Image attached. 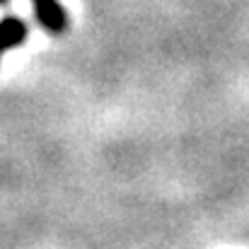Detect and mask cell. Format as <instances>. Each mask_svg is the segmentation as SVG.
Masks as SVG:
<instances>
[{"label": "cell", "instance_id": "1", "mask_svg": "<svg viewBox=\"0 0 249 249\" xmlns=\"http://www.w3.org/2000/svg\"><path fill=\"white\" fill-rule=\"evenodd\" d=\"M36 22L49 32V34H63L68 29V12L61 5V0H32Z\"/></svg>", "mask_w": 249, "mask_h": 249}, {"label": "cell", "instance_id": "3", "mask_svg": "<svg viewBox=\"0 0 249 249\" xmlns=\"http://www.w3.org/2000/svg\"><path fill=\"white\" fill-rule=\"evenodd\" d=\"M5 2H7V0H0V5H5Z\"/></svg>", "mask_w": 249, "mask_h": 249}, {"label": "cell", "instance_id": "2", "mask_svg": "<svg viewBox=\"0 0 249 249\" xmlns=\"http://www.w3.org/2000/svg\"><path fill=\"white\" fill-rule=\"evenodd\" d=\"M27 34H29V29H27L24 19H19L15 15L2 17L0 19V58H2L5 51H12V49L22 46L27 41Z\"/></svg>", "mask_w": 249, "mask_h": 249}]
</instances>
